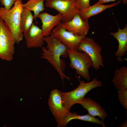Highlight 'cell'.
<instances>
[{"label":"cell","instance_id":"cell-1","mask_svg":"<svg viewBox=\"0 0 127 127\" xmlns=\"http://www.w3.org/2000/svg\"><path fill=\"white\" fill-rule=\"evenodd\" d=\"M44 40L47 44V49L41 47L42 53L41 58L47 60L58 73L63 81L65 78L69 80L71 79L66 76L63 71L65 67L64 62L60 59L68 57L67 50L69 48L60 40L51 34L44 37Z\"/></svg>","mask_w":127,"mask_h":127},{"label":"cell","instance_id":"cell-2","mask_svg":"<svg viewBox=\"0 0 127 127\" xmlns=\"http://www.w3.org/2000/svg\"><path fill=\"white\" fill-rule=\"evenodd\" d=\"M22 1L14 3V6L9 10L4 7L0 8V18L4 22L11 32L16 43L22 41L24 36L20 27V16L23 9Z\"/></svg>","mask_w":127,"mask_h":127},{"label":"cell","instance_id":"cell-3","mask_svg":"<svg viewBox=\"0 0 127 127\" xmlns=\"http://www.w3.org/2000/svg\"><path fill=\"white\" fill-rule=\"evenodd\" d=\"M76 77L80 83L75 89L67 92H63L60 90L63 105L69 111L73 105L85 98L86 94L92 89L103 86L102 82L98 80L96 77L89 82L84 83Z\"/></svg>","mask_w":127,"mask_h":127},{"label":"cell","instance_id":"cell-4","mask_svg":"<svg viewBox=\"0 0 127 127\" xmlns=\"http://www.w3.org/2000/svg\"><path fill=\"white\" fill-rule=\"evenodd\" d=\"M67 52L70 60L69 66L75 69L76 73L87 81L91 79L89 69L93 63L89 56L85 52L77 51L68 48Z\"/></svg>","mask_w":127,"mask_h":127},{"label":"cell","instance_id":"cell-5","mask_svg":"<svg viewBox=\"0 0 127 127\" xmlns=\"http://www.w3.org/2000/svg\"><path fill=\"white\" fill-rule=\"evenodd\" d=\"M16 42L11 31L0 19V58L11 61L13 58Z\"/></svg>","mask_w":127,"mask_h":127},{"label":"cell","instance_id":"cell-6","mask_svg":"<svg viewBox=\"0 0 127 127\" xmlns=\"http://www.w3.org/2000/svg\"><path fill=\"white\" fill-rule=\"evenodd\" d=\"M79 51L86 53L91 58L93 63L92 67L97 70L105 65L101 54L102 48L100 45L92 38L85 37L78 48Z\"/></svg>","mask_w":127,"mask_h":127},{"label":"cell","instance_id":"cell-7","mask_svg":"<svg viewBox=\"0 0 127 127\" xmlns=\"http://www.w3.org/2000/svg\"><path fill=\"white\" fill-rule=\"evenodd\" d=\"M76 0H51L46 2V6L54 9L62 15V22H66L71 20L80 10L75 7Z\"/></svg>","mask_w":127,"mask_h":127},{"label":"cell","instance_id":"cell-8","mask_svg":"<svg viewBox=\"0 0 127 127\" xmlns=\"http://www.w3.org/2000/svg\"><path fill=\"white\" fill-rule=\"evenodd\" d=\"M48 103L57 124H59L70 112L64 106L60 90L57 89H54L51 91Z\"/></svg>","mask_w":127,"mask_h":127},{"label":"cell","instance_id":"cell-9","mask_svg":"<svg viewBox=\"0 0 127 127\" xmlns=\"http://www.w3.org/2000/svg\"><path fill=\"white\" fill-rule=\"evenodd\" d=\"M61 23L53 29L51 34L69 48L78 51L79 46L85 36L76 35L67 31L63 28Z\"/></svg>","mask_w":127,"mask_h":127},{"label":"cell","instance_id":"cell-10","mask_svg":"<svg viewBox=\"0 0 127 127\" xmlns=\"http://www.w3.org/2000/svg\"><path fill=\"white\" fill-rule=\"evenodd\" d=\"M63 28L75 35L86 36L90 27L88 20H83L79 13L75 15L71 20L61 23Z\"/></svg>","mask_w":127,"mask_h":127},{"label":"cell","instance_id":"cell-11","mask_svg":"<svg viewBox=\"0 0 127 127\" xmlns=\"http://www.w3.org/2000/svg\"><path fill=\"white\" fill-rule=\"evenodd\" d=\"M27 47L39 48L44 43V36L41 29L33 23L29 29L23 33Z\"/></svg>","mask_w":127,"mask_h":127},{"label":"cell","instance_id":"cell-12","mask_svg":"<svg viewBox=\"0 0 127 127\" xmlns=\"http://www.w3.org/2000/svg\"><path fill=\"white\" fill-rule=\"evenodd\" d=\"M62 15L59 12L55 15H51L46 12L39 14L37 18L41 21V29L44 37L51 34L53 29L62 22Z\"/></svg>","mask_w":127,"mask_h":127},{"label":"cell","instance_id":"cell-13","mask_svg":"<svg viewBox=\"0 0 127 127\" xmlns=\"http://www.w3.org/2000/svg\"><path fill=\"white\" fill-rule=\"evenodd\" d=\"M81 105L88 111L90 115L98 116L103 121L108 114L102 106L91 98H85L77 103Z\"/></svg>","mask_w":127,"mask_h":127},{"label":"cell","instance_id":"cell-14","mask_svg":"<svg viewBox=\"0 0 127 127\" xmlns=\"http://www.w3.org/2000/svg\"><path fill=\"white\" fill-rule=\"evenodd\" d=\"M118 30L117 32H111L110 35L118 41V49L115 53V56L119 58L125 56L127 51V25L126 24L123 29H120L118 23Z\"/></svg>","mask_w":127,"mask_h":127},{"label":"cell","instance_id":"cell-15","mask_svg":"<svg viewBox=\"0 0 127 127\" xmlns=\"http://www.w3.org/2000/svg\"><path fill=\"white\" fill-rule=\"evenodd\" d=\"M121 2V0H119L115 3L108 5L96 3L93 5H90L86 9L80 10L79 14L82 20H88L91 16L102 12L107 9L117 5Z\"/></svg>","mask_w":127,"mask_h":127},{"label":"cell","instance_id":"cell-16","mask_svg":"<svg viewBox=\"0 0 127 127\" xmlns=\"http://www.w3.org/2000/svg\"><path fill=\"white\" fill-rule=\"evenodd\" d=\"M112 81L118 90L127 89V67L123 66L115 69Z\"/></svg>","mask_w":127,"mask_h":127},{"label":"cell","instance_id":"cell-17","mask_svg":"<svg viewBox=\"0 0 127 127\" xmlns=\"http://www.w3.org/2000/svg\"><path fill=\"white\" fill-rule=\"evenodd\" d=\"M44 0H29L22 5L23 8L34 12V19L37 23V18L39 14L44 11L45 8L44 4Z\"/></svg>","mask_w":127,"mask_h":127},{"label":"cell","instance_id":"cell-18","mask_svg":"<svg viewBox=\"0 0 127 127\" xmlns=\"http://www.w3.org/2000/svg\"><path fill=\"white\" fill-rule=\"evenodd\" d=\"M34 18L31 11L23 8L20 16V27L21 31L24 33L26 32L33 24Z\"/></svg>","mask_w":127,"mask_h":127},{"label":"cell","instance_id":"cell-19","mask_svg":"<svg viewBox=\"0 0 127 127\" xmlns=\"http://www.w3.org/2000/svg\"><path fill=\"white\" fill-rule=\"evenodd\" d=\"M74 119L88 122H90L99 124L103 127H106L103 121L99 119L98 118L90 115L89 114L84 115H79L76 113H71L68 114L66 118L68 122Z\"/></svg>","mask_w":127,"mask_h":127},{"label":"cell","instance_id":"cell-20","mask_svg":"<svg viewBox=\"0 0 127 127\" xmlns=\"http://www.w3.org/2000/svg\"><path fill=\"white\" fill-rule=\"evenodd\" d=\"M119 101L120 104L127 109V89L118 90Z\"/></svg>","mask_w":127,"mask_h":127},{"label":"cell","instance_id":"cell-21","mask_svg":"<svg viewBox=\"0 0 127 127\" xmlns=\"http://www.w3.org/2000/svg\"><path fill=\"white\" fill-rule=\"evenodd\" d=\"M90 0H76L75 7L79 10L86 9L90 6Z\"/></svg>","mask_w":127,"mask_h":127},{"label":"cell","instance_id":"cell-22","mask_svg":"<svg viewBox=\"0 0 127 127\" xmlns=\"http://www.w3.org/2000/svg\"><path fill=\"white\" fill-rule=\"evenodd\" d=\"M18 0L22 1V0H3L0 3L1 5L4 6L6 9L9 10L11 8L14 3Z\"/></svg>","mask_w":127,"mask_h":127},{"label":"cell","instance_id":"cell-23","mask_svg":"<svg viewBox=\"0 0 127 127\" xmlns=\"http://www.w3.org/2000/svg\"><path fill=\"white\" fill-rule=\"evenodd\" d=\"M116 0H98L96 3L99 4H102L106 3L111 1H114ZM122 0L123 3L125 4H127V0Z\"/></svg>","mask_w":127,"mask_h":127},{"label":"cell","instance_id":"cell-24","mask_svg":"<svg viewBox=\"0 0 127 127\" xmlns=\"http://www.w3.org/2000/svg\"><path fill=\"white\" fill-rule=\"evenodd\" d=\"M127 120H126L124 122L122 123L119 126V127H127Z\"/></svg>","mask_w":127,"mask_h":127},{"label":"cell","instance_id":"cell-25","mask_svg":"<svg viewBox=\"0 0 127 127\" xmlns=\"http://www.w3.org/2000/svg\"><path fill=\"white\" fill-rule=\"evenodd\" d=\"M51 0H46V2H48L51 1Z\"/></svg>","mask_w":127,"mask_h":127},{"label":"cell","instance_id":"cell-26","mask_svg":"<svg viewBox=\"0 0 127 127\" xmlns=\"http://www.w3.org/2000/svg\"><path fill=\"white\" fill-rule=\"evenodd\" d=\"M3 0H0V1L1 2Z\"/></svg>","mask_w":127,"mask_h":127},{"label":"cell","instance_id":"cell-27","mask_svg":"<svg viewBox=\"0 0 127 127\" xmlns=\"http://www.w3.org/2000/svg\"></svg>","mask_w":127,"mask_h":127},{"label":"cell","instance_id":"cell-28","mask_svg":"<svg viewBox=\"0 0 127 127\" xmlns=\"http://www.w3.org/2000/svg\"></svg>","mask_w":127,"mask_h":127}]
</instances>
